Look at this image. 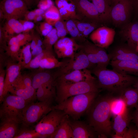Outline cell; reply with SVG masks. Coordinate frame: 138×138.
I'll use <instances>...</instances> for the list:
<instances>
[{
	"mask_svg": "<svg viewBox=\"0 0 138 138\" xmlns=\"http://www.w3.org/2000/svg\"><path fill=\"white\" fill-rule=\"evenodd\" d=\"M81 47L74 39L67 37L59 39L54 45V51L59 58L73 57Z\"/></svg>",
	"mask_w": 138,
	"mask_h": 138,
	"instance_id": "13",
	"label": "cell"
},
{
	"mask_svg": "<svg viewBox=\"0 0 138 138\" xmlns=\"http://www.w3.org/2000/svg\"><path fill=\"white\" fill-rule=\"evenodd\" d=\"M4 19V15L2 10L0 9V19L1 20L2 19Z\"/></svg>",
	"mask_w": 138,
	"mask_h": 138,
	"instance_id": "58",
	"label": "cell"
},
{
	"mask_svg": "<svg viewBox=\"0 0 138 138\" xmlns=\"http://www.w3.org/2000/svg\"><path fill=\"white\" fill-rule=\"evenodd\" d=\"M19 21L22 24L23 27L22 33H29L34 26V23L31 21L21 19L19 20Z\"/></svg>",
	"mask_w": 138,
	"mask_h": 138,
	"instance_id": "42",
	"label": "cell"
},
{
	"mask_svg": "<svg viewBox=\"0 0 138 138\" xmlns=\"http://www.w3.org/2000/svg\"><path fill=\"white\" fill-rule=\"evenodd\" d=\"M28 8L23 0H2L0 3L4 19L6 20L12 18L18 19L24 17Z\"/></svg>",
	"mask_w": 138,
	"mask_h": 138,
	"instance_id": "10",
	"label": "cell"
},
{
	"mask_svg": "<svg viewBox=\"0 0 138 138\" xmlns=\"http://www.w3.org/2000/svg\"><path fill=\"white\" fill-rule=\"evenodd\" d=\"M129 108L122 114L113 117V122L112 124V129L116 134L119 135L121 138L123 136L128 129L133 117L131 114Z\"/></svg>",
	"mask_w": 138,
	"mask_h": 138,
	"instance_id": "19",
	"label": "cell"
},
{
	"mask_svg": "<svg viewBox=\"0 0 138 138\" xmlns=\"http://www.w3.org/2000/svg\"><path fill=\"white\" fill-rule=\"evenodd\" d=\"M53 4L51 0H42L39 2L38 6L39 8L46 11Z\"/></svg>",
	"mask_w": 138,
	"mask_h": 138,
	"instance_id": "44",
	"label": "cell"
},
{
	"mask_svg": "<svg viewBox=\"0 0 138 138\" xmlns=\"http://www.w3.org/2000/svg\"><path fill=\"white\" fill-rule=\"evenodd\" d=\"M70 116L66 114L50 138H73V132L69 122Z\"/></svg>",
	"mask_w": 138,
	"mask_h": 138,
	"instance_id": "24",
	"label": "cell"
},
{
	"mask_svg": "<svg viewBox=\"0 0 138 138\" xmlns=\"http://www.w3.org/2000/svg\"><path fill=\"white\" fill-rule=\"evenodd\" d=\"M21 46L17 44L8 46L5 51L7 55L13 60L18 62V56Z\"/></svg>",
	"mask_w": 138,
	"mask_h": 138,
	"instance_id": "37",
	"label": "cell"
},
{
	"mask_svg": "<svg viewBox=\"0 0 138 138\" xmlns=\"http://www.w3.org/2000/svg\"><path fill=\"white\" fill-rule=\"evenodd\" d=\"M95 50L98 63L96 66L102 68H106L109 64L110 58L105 48L95 45Z\"/></svg>",
	"mask_w": 138,
	"mask_h": 138,
	"instance_id": "32",
	"label": "cell"
},
{
	"mask_svg": "<svg viewBox=\"0 0 138 138\" xmlns=\"http://www.w3.org/2000/svg\"><path fill=\"white\" fill-rule=\"evenodd\" d=\"M55 87L42 85L36 90L37 99L39 101L44 102L51 104L56 97Z\"/></svg>",
	"mask_w": 138,
	"mask_h": 138,
	"instance_id": "25",
	"label": "cell"
},
{
	"mask_svg": "<svg viewBox=\"0 0 138 138\" xmlns=\"http://www.w3.org/2000/svg\"><path fill=\"white\" fill-rule=\"evenodd\" d=\"M119 34L130 48L135 51L138 42V22H130L122 26Z\"/></svg>",
	"mask_w": 138,
	"mask_h": 138,
	"instance_id": "17",
	"label": "cell"
},
{
	"mask_svg": "<svg viewBox=\"0 0 138 138\" xmlns=\"http://www.w3.org/2000/svg\"><path fill=\"white\" fill-rule=\"evenodd\" d=\"M137 130L132 127H130L123 135V138H133L135 133Z\"/></svg>",
	"mask_w": 138,
	"mask_h": 138,
	"instance_id": "45",
	"label": "cell"
},
{
	"mask_svg": "<svg viewBox=\"0 0 138 138\" xmlns=\"http://www.w3.org/2000/svg\"><path fill=\"white\" fill-rule=\"evenodd\" d=\"M133 7L138 12V0H131Z\"/></svg>",
	"mask_w": 138,
	"mask_h": 138,
	"instance_id": "56",
	"label": "cell"
},
{
	"mask_svg": "<svg viewBox=\"0 0 138 138\" xmlns=\"http://www.w3.org/2000/svg\"><path fill=\"white\" fill-rule=\"evenodd\" d=\"M55 82L72 83L95 79L91 72L87 69L75 70L66 73L55 76Z\"/></svg>",
	"mask_w": 138,
	"mask_h": 138,
	"instance_id": "14",
	"label": "cell"
},
{
	"mask_svg": "<svg viewBox=\"0 0 138 138\" xmlns=\"http://www.w3.org/2000/svg\"><path fill=\"white\" fill-rule=\"evenodd\" d=\"M135 51L137 52L138 53V42L137 43L135 49Z\"/></svg>",
	"mask_w": 138,
	"mask_h": 138,
	"instance_id": "62",
	"label": "cell"
},
{
	"mask_svg": "<svg viewBox=\"0 0 138 138\" xmlns=\"http://www.w3.org/2000/svg\"><path fill=\"white\" fill-rule=\"evenodd\" d=\"M43 16L45 22L52 26L61 19L58 9L54 4L45 11Z\"/></svg>",
	"mask_w": 138,
	"mask_h": 138,
	"instance_id": "31",
	"label": "cell"
},
{
	"mask_svg": "<svg viewBox=\"0 0 138 138\" xmlns=\"http://www.w3.org/2000/svg\"><path fill=\"white\" fill-rule=\"evenodd\" d=\"M59 39L56 34L48 39H44L43 41L44 47L45 49L53 51L52 46Z\"/></svg>",
	"mask_w": 138,
	"mask_h": 138,
	"instance_id": "39",
	"label": "cell"
},
{
	"mask_svg": "<svg viewBox=\"0 0 138 138\" xmlns=\"http://www.w3.org/2000/svg\"><path fill=\"white\" fill-rule=\"evenodd\" d=\"M69 122L73 138H94L98 137L97 134L86 122L75 120L69 117Z\"/></svg>",
	"mask_w": 138,
	"mask_h": 138,
	"instance_id": "15",
	"label": "cell"
},
{
	"mask_svg": "<svg viewBox=\"0 0 138 138\" xmlns=\"http://www.w3.org/2000/svg\"><path fill=\"white\" fill-rule=\"evenodd\" d=\"M134 137L138 138V130L137 129L134 135Z\"/></svg>",
	"mask_w": 138,
	"mask_h": 138,
	"instance_id": "61",
	"label": "cell"
},
{
	"mask_svg": "<svg viewBox=\"0 0 138 138\" xmlns=\"http://www.w3.org/2000/svg\"><path fill=\"white\" fill-rule=\"evenodd\" d=\"M57 34V31L56 28H53L52 30L45 37L44 39H48L52 37Z\"/></svg>",
	"mask_w": 138,
	"mask_h": 138,
	"instance_id": "52",
	"label": "cell"
},
{
	"mask_svg": "<svg viewBox=\"0 0 138 138\" xmlns=\"http://www.w3.org/2000/svg\"><path fill=\"white\" fill-rule=\"evenodd\" d=\"M20 128L14 138H38L43 137L34 129H30L29 127L23 126Z\"/></svg>",
	"mask_w": 138,
	"mask_h": 138,
	"instance_id": "35",
	"label": "cell"
},
{
	"mask_svg": "<svg viewBox=\"0 0 138 138\" xmlns=\"http://www.w3.org/2000/svg\"><path fill=\"white\" fill-rule=\"evenodd\" d=\"M0 121V138H14L20 129V123L12 120Z\"/></svg>",
	"mask_w": 138,
	"mask_h": 138,
	"instance_id": "21",
	"label": "cell"
},
{
	"mask_svg": "<svg viewBox=\"0 0 138 138\" xmlns=\"http://www.w3.org/2000/svg\"><path fill=\"white\" fill-rule=\"evenodd\" d=\"M96 79L72 83L55 82V99L57 103L72 96L98 92L99 87Z\"/></svg>",
	"mask_w": 138,
	"mask_h": 138,
	"instance_id": "4",
	"label": "cell"
},
{
	"mask_svg": "<svg viewBox=\"0 0 138 138\" xmlns=\"http://www.w3.org/2000/svg\"><path fill=\"white\" fill-rule=\"evenodd\" d=\"M133 122L135 123L138 130V104L133 114L132 115Z\"/></svg>",
	"mask_w": 138,
	"mask_h": 138,
	"instance_id": "50",
	"label": "cell"
},
{
	"mask_svg": "<svg viewBox=\"0 0 138 138\" xmlns=\"http://www.w3.org/2000/svg\"><path fill=\"white\" fill-rule=\"evenodd\" d=\"M137 80L138 81V77L137 79Z\"/></svg>",
	"mask_w": 138,
	"mask_h": 138,
	"instance_id": "64",
	"label": "cell"
},
{
	"mask_svg": "<svg viewBox=\"0 0 138 138\" xmlns=\"http://www.w3.org/2000/svg\"><path fill=\"white\" fill-rule=\"evenodd\" d=\"M51 105L49 103L40 101L29 103L23 110L20 123L23 126L29 127L38 123L53 109Z\"/></svg>",
	"mask_w": 138,
	"mask_h": 138,
	"instance_id": "6",
	"label": "cell"
},
{
	"mask_svg": "<svg viewBox=\"0 0 138 138\" xmlns=\"http://www.w3.org/2000/svg\"><path fill=\"white\" fill-rule=\"evenodd\" d=\"M33 10L36 15H43L45 11L39 8H38L35 9Z\"/></svg>",
	"mask_w": 138,
	"mask_h": 138,
	"instance_id": "53",
	"label": "cell"
},
{
	"mask_svg": "<svg viewBox=\"0 0 138 138\" xmlns=\"http://www.w3.org/2000/svg\"><path fill=\"white\" fill-rule=\"evenodd\" d=\"M6 40L8 46L19 44L17 38L16 36H12L8 37L6 38Z\"/></svg>",
	"mask_w": 138,
	"mask_h": 138,
	"instance_id": "47",
	"label": "cell"
},
{
	"mask_svg": "<svg viewBox=\"0 0 138 138\" xmlns=\"http://www.w3.org/2000/svg\"><path fill=\"white\" fill-rule=\"evenodd\" d=\"M97 8L103 24L111 22V12L112 7L110 0H91Z\"/></svg>",
	"mask_w": 138,
	"mask_h": 138,
	"instance_id": "23",
	"label": "cell"
},
{
	"mask_svg": "<svg viewBox=\"0 0 138 138\" xmlns=\"http://www.w3.org/2000/svg\"><path fill=\"white\" fill-rule=\"evenodd\" d=\"M13 60L7 56L5 61L6 67V74L5 77L3 96L4 97L8 92L13 90L12 84L19 74L22 68L20 63Z\"/></svg>",
	"mask_w": 138,
	"mask_h": 138,
	"instance_id": "11",
	"label": "cell"
},
{
	"mask_svg": "<svg viewBox=\"0 0 138 138\" xmlns=\"http://www.w3.org/2000/svg\"><path fill=\"white\" fill-rule=\"evenodd\" d=\"M32 39L31 42L30 43L31 49L33 50L36 47L37 44V39L36 34L33 33L31 34Z\"/></svg>",
	"mask_w": 138,
	"mask_h": 138,
	"instance_id": "49",
	"label": "cell"
},
{
	"mask_svg": "<svg viewBox=\"0 0 138 138\" xmlns=\"http://www.w3.org/2000/svg\"><path fill=\"white\" fill-rule=\"evenodd\" d=\"M92 72L97 77L99 88L120 93L126 88L133 86L138 77L122 74L113 69L102 68L96 66Z\"/></svg>",
	"mask_w": 138,
	"mask_h": 138,
	"instance_id": "2",
	"label": "cell"
},
{
	"mask_svg": "<svg viewBox=\"0 0 138 138\" xmlns=\"http://www.w3.org/2000/svg\"><path fill=\"white\" fill-rule=\"evenodd\" d=\"M66 114L62 110L53 108L37 123L34 129L43 138H49L55 132Z\"/></svg>",
	"mask_w": 138,
	"mask_h": 138,
	"instance_id": "7",
	"label": "cell"
},
{
	"mask_svg": "<svg viewBox=\"0 0 138 138\" xmlns=\"http://www.w3.org/2000/svg\"><path fill=\"white\" fill-rule=\"evenodd\" d=\"M82 49L87 57L90 62L94 65L98 63L95 50V45L88 40L85 41L83 45H81Z\"/></svg>",
	"mask_w": 138,
	"mask_h": 138,
	"instance_id": "29",
	"label": "cell"
},
{
	"mask_svg": "<svg viewBox=\"0 0 138 138\" xmlns=\"http://www.w3.org/2000/svg\"><path fill=\"white\" fill-rule=\"evenodd\" d=\"M0 49L6 51L7 44L6 37L3 27L0 26Z\"/></svg>",
	"mask_w": 138,
	"mask_h": 138,
	"instance_id": "43",
	"label": "cell"
},
{
	"mask_svg": "<svg viewBox=\"0 0 138 138\" xmlns=\"http://www.w3.org/2000/svg\"><path fill=\"white\" fill-rule=\"evenodd\" d=\"M13 90L11 93L12 94L14 90L24 88L26 87L25 85L22 78V75L21 73L16 79L12 84Z\"/></svg>",
	"mask_w": 138,
	"mask_h": 138,
	"instance_id": "41",
	"label": "cell"
},
{
	"mask_svg": "<svg viewBox=\"0 0 138 138\" xmlns=\"http://www.w3.org/2000/svg\"><path fill=\"white\" fill-rule=\"evenodd\" d=\"M120 97L124 101L128 108H136L138 104V89L131 86L121 93Z\"/></svg>",
	"mask_w": 138,
	"mask_h": 138,
	"instance_id": "26",
	"label": "cell"
},
{
	"mask_svg": "<svg viewBox=\"0 0 138 138\" xmlns=\"http://www.w3.org/2000/svg\"><path fill=\"white\" fill-rule=\"evenodd\" d=\"M39 28L42 34L44 37L50 31L40 26Z\"/></svg>",
	"mask_w": 138,
	"mask_h": 138,
	"instance_id": "54",
	"label": "cell"
},
{
	"mask_svg": "<svg viewBox=\"0 0 138 138\" xmlns=\"http://www.w3.org/2000/svg\"><path fill=\"white\" fill-rule=\"evenodd\" d=\"M66 26L68 33L74 39L78 37L80 39L79 36L80 33L74 21L72 19L67 20L66 22Z\"/></svg>",
	"mask_w": 138,
	"mask_h": 138,
	"instance_id": "36",
	"label": "cell"
},
{
	"mask_svg": "<svg viewBox=\"0 0 138 138\" xmlns=\"http://www.w3.org/2000/svg\"><path fill=\"white\" fill-rule=\"evenodd\" d=\"M98 92H91L70 97L53 106L63 111L75 120H79L85 114L97 96Z\"/></svg>",
	"mask_w": 138,
	"mask_h": 138,
	"instance_id": "3",
	"label": "cell"
},
{
	"mask_svg": "<svg viewBox=\"0 0 138 138\" xmlns=\"http://www.w3.org/2000/svg\"><path fill=\"white\" fill-rule=\"evenodd\" d=\"M43 15H36L33 21L36 22L40 21L43 19Z\"/></svg>",
	"mask_w": 138,
	"mask_h": 138,
	"instance_id": "55",
	"label": "cell"
},
{
	"mask_svg": "<svg viewBox=\"0 0 138 138\" xmlns=\"http://www.w3.org/2000/svg\"><path fill=\"white\" fill-rule=\"evenodd\" d=\"M133 8L131 0H121L112 7L111 21L116 27H121L128 23Z\"/></svg>",
	"mask_w": 138,
	"mask_h": 138,
	"instance_id": "8",
	"label": "cell"
},
{
	"mask_svg": "<svg viewBox=\"0 0 138 138\" xmlns=\"http://www.w3.org/2000/svg\"><path fill=\"white\" fill-rule=\"evenodd\" d=\"M43 70H39L32 77L33 87L36 89L43 85L55 87V78L54 75L49 72Z\"/></svg>",
	"mask_w": 138,
	"mask_h": 138,
	"instance_id": "22",
	"label": "cell"
},
{
	"mask_svg": "<svg viewBox=\"0 0 138 138\" xmlns=\"http://www.w3.org/2000/svg\"><path fill=\"white\" fill-rule=\"evenodd\" d=\"M29 103L14 94L4 97L0 108V120H12L20 122L23 110Z\"/></svg>",
	"mask_w": 138,
	"mask_h": 138,
	"instance_id": "5",
	"label": "cell"
},
{
	"mask_svg": "<svg viewBox=\"0 0 138 138\" xmlns=\"http://www.w3.org/2000/svg\"><path fill=\"white\" fill-rule=\"evenodd\" d=\"M113 97L110 95L97 96L85 113L86 122L97 134L99 137H106L112 130L110 103Z\"/></svg>",
	"mask_w": 138,
	"mask_h": 138,
	"instance_id": "1",
	"label": "cell"
},
{
	"mask_svg": "<svg viewBox=\"0 0 138 138\" xmlns=\"http://www.w3.org/2000/svg\"><path fill=\"white\" fill-rule=\"evenodd\" d=\"M61 19L57 21L55 24L54 26L57 31V34L59 39L65 37L68 33L66 28V22Z\"/></svg>",
	"mask_w": 138,
	"mask_h": 138,
	"instance_id": "38",
	"label": "cell"
},
{
	"mask_svg": "<svg viewBox=\"0 0 138 138\" xmlns=\"http://www.w3.org/2000/svg\"><path fill=\"white\" fill-rule=\"evenodd\" d=\"M76 9L87 19L98 21L103 24L96 7L88 0H73Z\"/></svg>",
	"mask_w": 138,
	"mask_h": 138,
	"instance_id": "18",
	"label": "cell"
},
{
	"mask_svg": "<svg viewBox=\"0 0 138 138\" xmlns=\"http://www.w3.org/2000/svg\"><path fill=\"white\" fill-rule=\"evenodd\" d=\"M19 45L21 46L27 43V42L31 41L32 35L29 33H24L19 34L16 36Z\"/></svg>",
	"mask_w": 138,
	"mask_h": 138,
	"instance_id": "40",
	"label": "cell"
},
{
	"mask_svg": "<svg viewBox=\"0 0 138 138\" xmlns=\"http://www.w3.org/2000/svg\"><path fill=\"white\" fill-rule=\"evenodd\" d=\"M67 61H64V64L59 67V69L54 74L55 76L65 74L72 71L87 69L94 65L89 60L87 56L81 49L72 58Z\"/></svg>",
	"mask_w": 138,
	"mask_h": 138,
	"instance_id": "9",
	"label": "cell"
},
{
	"mask_svg": "<svg viewBox=\"0 0 138 138\" xmlns=\"http://www.w3.org/2000/svg\"><path fill=\"white\" fill-rule=\"evenodd\" d=\"M31 50L30 43H28L20 50L18 62L21 64L22 68L28 64L32 59Z\"/></svg>",
	"mask_w": 138,
	"mask_h": 138,
	"instance_id": "33",
	"label": "cell"
},
{
	"mask_svg": "<svg viewBox=\"0 0 138 138\" xmlns=\"http://www.w3.org/2000/svg\"><path fill=\"white\" fill-rule=\"evenodd\" d=\"M37 0V1H40L42 0Z\"/></svg>",
	"mask_w": 138,
	"mask_h": 138,
	"instance_id": "63",
	"label": "cell"
},
{
	"mask_svg": "<svg viewBox=\"0 0 138 138\" xmlns=\"http://www.w3.org/2000/svg\"><path fill=\"white\" fill-rule=\"evenodd\" d=\"M115 34L114 29L107 26H101L90 34L89 38L95 45L105 48L112 43Z\"/></svg>",
	"mask_w": 138,
	"mask_h": 138,
	"instance_id": "12",
	"label": "cell"
},
{
	"mask_svg": "<svg viewBox=\"0 0 138 138\" xmlns=\"http://www.w3.org/2000/svg\"><path fill=\"white\" fill-rule=\"evenodd\" d=\"M22 78L24 84L26 87L32 86V78L27 74L22 75Z\"/></svg>",
	"mask_w": 138,
	"mask_h": 138,
	"instance_id": "46",
	"label": "cell"
},
{
	"mask_svg": "<svg viewBox=\"0 0 138 138\" xmlns=\"http://www.w3.org/2000/svg\"><path fill=\"white\" fill-rule=\"evenodd\" d=\"M126 104L120 96L113 97L110 103V110L111 116L114 117L122 114L127 109Z\"/></svg>",
	"mask_w": 138,
	"mask_h": 138,
	"instance_id": "27",
	"label": "cell"
},
{
	"mask_svg": "<svg viewBox=\"0 0 138 138\" xmlns=\"http://www.w3.org/2000/svg\"><path fill=\"white\" fill-rule=\"evenodd\" d=\"M133 87L135 88H137L138 89V81L137 80L135 83L133 85Z\"/></svg>",
	"mask_w": 138,
	"mask_h": 138,
	"instance_id": "60",
	"label": "cell"
},
{
	"mask_svg": "<svg viewBox=\"0 0 138 138\" xmlns=\"http://www.w3.org/2000/svg\"><path fill=\"white\" fill-rule=\"evenodd\" d=\"M36 89L32 86L21 89H14L12 94L20 97L29 103L37 99Z\"/></svg>",
	"mask_w": 138,
	"mask_h": 138,
	"instance_id": "28",
	"label": "cell"
},
{
	"mask_svg": "<svg viewBox=\"0 0 138 138\" xmlns=\"http://www.w3.org/2000/svg\"><path fill=\"white\" fill-rule=\"evenodd\" d=\"M27 5L28 7H29L32 5L35 0H23Z\"/></svg>",
	"mask_w": 138,
	"mask_h": 138,
	"instance_id": "57",
	"label": "cell"
},
{
	"mask_svg": "<svg viewBox=\"0 0 138 138\" xmlns=\"http://www.w3.org/2000/svg\"><path fill=\"white\" fill-rule=\"evenodd\" d=\"M36 15L33 10L30 11H28L24 15V20L31 21L33 20Z\"/></svg>",
	"mask_w": 138,
	"mask_h": 138,
	"instance_id": "48",
	"label": "cell"
},
{
	"mask_svg": "<svg viewBox=\"0 0 138 138\" xmlns=\"http://www.w3.org/2000/svg\"><path fill=\"white\" fill-rule=\"evenodd\" d=\"M64 61H59L55 57L54 55L47 56L40 61L39 70L51 69L58 68L64 63Z\"/></svg>",
	"mask_w": 138,
	"mask_h": 138,
	"instance_id": "30",
	"label": "cell"
},
{
	"mask_svg": "<svg viewBox=\"0 0 138 138\" xmlns=\"http://www.w3.org/2000/svg\"><path fill=\"white\" fill-rule=\"evenodd\" d=\"M112 6L121 0H110Z\"/></svg>",
	"mask_w": 138,
	"mask_h": 138,
	"instance_id": "59",
	"label": "cell"
},
{
	"mask_svg": "<svg viewBox=\"0 0 138 138\" xmlns=\"http://www.w3.org/2000/svg\"><path fill=\"white\" fill-rule=\"evenodd\" d=\"M109 55L111 61L138 62V53L130 48L126 43L117 45Z\"/></svg>",
	"mask_w": 138,
	"mask_h": 138,
	"instance_id": "16",
	"label": "cell"
},
{
	"mask_svg": "<svg viewBox=\"0 0 138 138\" xmlns=\"http://www.w3.org/2000/svg\"><path fill=\"white\" fill-rule=\"evenodd\" d=\"M40 26L47 29L50 31L53 28V26L46 22L40 23Z\"/></svg>",
	"mask_w": 138,
	"mask_h": 138,
	"instance_id": "51",
	"label": "cell"
},
{
	"mask_svg": "<svg viewBox=\"0 0 138 138\" xmlns=\"http://www.w3.org/2000/svg\"><path fill=\"white\" fill-rule=\"evenodd\" d=\"M110 65L113 69L122 74L134 75L138 77V62L111 61Z\"/></svg>",
	"mask_w": 138,
	"mask_h": 138,
	"instance_id": "20",
	"label": "cell"
},
{
	"mask_svg": "<svg viewBox=\"0 0 138 138\" xmlns=\"http://www.w3.org/2000/svg\"><path fill=\"white\" fill-rule=\"evenodd\" d=\"M53 55L54 54L53 51L45 49L41 53L32 59L28 64L24 67L23 68L35 69L39 68L40 62L43 58Z\"/></svg>",
	"mask_w": 138,
	"mask_h": 138,
	"instance_id": "34",
	"label": "cell"
}]
</instances>
